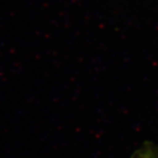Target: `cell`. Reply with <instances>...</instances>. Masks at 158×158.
I'll list each match as a JSON object with an SVG mask.
<instances>
[{
    "instance_id": "obj_1",
    "label": "cell",
    "mask_w": 158,
    "mask_h": 158,
    "mask_svg": "<svg viewBox=\"0 0 158 158\" xmlns=\"http://www.w3.org/2000/svg\"><path fill=\"white\" fill-rule=\"evenodd\" d=\"M132 158H158V145H145L133 154Z\"/></svg>"
}]
</instances>
